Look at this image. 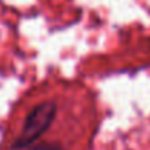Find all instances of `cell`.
<instances>
[{
  "label": "cell",
  "instance_id": "obj_1",
  "mask_svg": "<svg viewBox=\"0 0 150 150\" xmlns=\"http://www.w3.org/2000/svg\"><path fill=\"white\" fill-rule=\"evenodd\" d=\"M77 92L41 89L19 105L6 131L3 150H70L55 143L51 133H66L86 137L88 125L82 118L88 111L74 112L73 98Z\"/></svg>",
  "mask_w": 150,
  "mask_h": 150
}]
</instances>
